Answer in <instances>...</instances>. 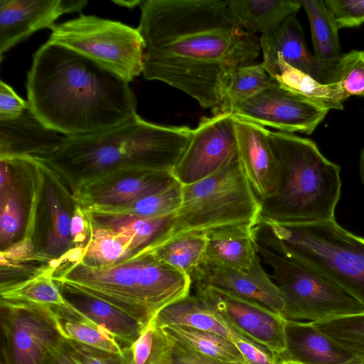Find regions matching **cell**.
I'll use <instances>...</instances> for the list:
<instances>
[{
  "mask_svg": "<svg viewBox=\"0 0 364 364\" xmlns=\"http://www.w3.org/2000/svg\"><path fill=\"white\" fill-rule=\"evenodd\" d=\"M139 7L144 77L216 113L230 75L259 55V38L239 25L225 1L142 0Z\"/></svg>",
  "mask_w": 364,
  "mask_h": 364,
  "instance_id": "1",
  "label": "cell"
},
{
  "mask_svg": "<svg viewBox=\"0 0 364 364\" xmlns=\"http://www.w3.org/2000/svg\"><path fill=\"white\" fill-rule=\"evenodd\" d=\"M26 89L36 118L65 136L103 132L138 115L129 82L55 43L46 42L34 53Z\"/></svg>",
  "mask_w": 364,
  "mask_h": 364,
  "instance_id": "2",
  "label": "cell"
},
{
  "mask_svg": "<svg viewBox=\"0 0 364 364\" xmlns=\"http://www.w3.org/2000/svg\"><path fill=\"white\" fill-rule=\"evenodd\" d=\"M192 130L188 126L151 123L137 115L103 132L63 136L50 155L38 160L47 173L63 180L73 191L117 171L171 172Z\"/></svg>",
  "mask_w": 364,
  "mask_h": 364,
  "instance_id": "3",
  "label": "cell"
},
{
  "mask_svg": "<svg viewBox=\"0 0 364 364\" xmlns=\"http://www.w3.org/2000/svg\"><path fill=\"white\" fill-rule=\"evenodd\" d=\"M53 279L58 287L115 306L146 326L161 310L188 296L193 284L189 275L143 251L105 266L75 259Z\"/></svg>",
  "mask_w": 364,
  "mask_h": 364,
  "instance_id": "4",
  "label": "cell"
},
{
  "mask_svg": "<svg viewBox=\"0 0 364 364\" xmlns=\"http://www.w3.org/2000/svg\"><path fill=\"white\" fill-rule=\"evenodd\" d=\"M269 138L280 180L277 192L259 201V222L301 225L334 219L341 193L340 166L308 138L272 131Z\"/></svg>",
  "mask_w": 364,
  "mask_h": 364,
  "instance_id": "5",
  "label": "cell"
},
{
  "mask_svg": "<svg viewBox=\"0 0 364 364\" xmlns=\"http://www.w3.org/2000/svg\"><path fill=\"white\" fill-rule=\"evenodd\" d=\"M257 242L295 259L338 285L364 306V238L336 219L309 224L259 222Z\"/></svg>",
  "mask_w": 364,
  "mask_h": 364,
  "instance_id": "6",
  "label": "cell"
},
{
  "mask_svg": "<svg viewBox=\"0 0 364 364\" xmlns=\"http://www.w3.org/2000/svg\"><path fill=\"white\" fill-rule=\"evenodd\" d=\"M260 213V202L238 158L214 174L183 186L181 204L169 229L146 248L227 228L252 230L259 223Z\"/></svg>",
  "mask_w": 364,
  "mask_h": 364,
  "instance_id": "7",
  "label": "cell"
},
{
  "mask_svg": "<svg viewBox=\"0 0 364 364\" xmlns=\"http://www.w3.org/2000/svg\"><path fill=\"white\" fill-rule=\"evenodd\" d=\"M256 250L272 269L287 320L312 322L364 311L360 302L311 267L257 241Z\"/></svg>",
  "mask_w": 364,
  "mask_h": 364,
  "instance_id": "8",
  "label": "cell"
},
{
  "mask_svg": "<svg viewBox=\"0 0 364 364\" xmlns=\"http://www.w3.org/2000/svg\"><path fill=\"white\" fill-rule=\"evenodd\" d=\"M48 43L68 48L127 82L142 74L144 43L138 28L94 15L52 26Z\"/></svg>",
  "mask_w": 364,
  "mask_h": 364,
  "instance_id": "9",
  "label": "cell"
},
{
  "mask_svg": "<svg viewBox=\"0 0 364 364\" xmlns=\"http://www.w3.org/2000/svg\"><path fill=\"white\" fill-rule=\"evenodd\" d=\"M2 364H43L62 336L48 306L1 299Z\"/></svg>",
  "mask_w": 364,
  "mask_h": 364,
  "instance_id": "10",
  "label": "cell"
},
{
  "mask_svg": "<svg viewBox=\"0 0 364 364\" xmlns=\"http://www.w3.org/2000/svg\"><path fill=\"white\" fill-rule=\"evenodd\" d=\"M239 158L235 115L220 112L203 117L172 170L182 186L203 180Z\"/></svg>",
  "mask_w": 364,
  "mask_h": 364,
  "instance_id": "11",
  "label": "cell"
},
{
  "mask_svg": "<svg viewBox=\"0 0 364 364\" xmlns=\"http://www.w3.org/2000/svg\"><path fill=\"white\" fill-rule=\"evenodd\" d=\"M202 298L228 323L279 362L287 350V320L254 300L239 297L211 286H195Z\"/></svg>",
  "mask_w": 364,
  "mask_h": 364,
  "instance_id": "12",
  "label": "cell"
},
{
  "mask_svg": "<svg viewBox=\"0 0 364 364\" xmlns=\"http://www.w3.org/2000/svg\"><path fill=\"white\" fill-rule=\"evenodd\" d=\"M328 111L325 106L282 87L273 79L257 95L235 106L232 112L282 132L309 135L323 121Z\"/></svg>",
  "mask_w": 364,
  "mask_h": 364,
  "instance_id": "13",
  "label": "cell"
},
{
  "mask_svg": "<svg viewBox=\"0 0 364 364\" xmlns=\"http://www.w3.org/2000/svg\"><path fill=\"white\" fill-rule=\"evenodd\" d=\"M176 181L169 171H117L80 185L74 190L73 198L84 210L116 207L159 191Z\"/></svg>",
  "mask_w": 364,
  "mask_h": 364,
  "instance_id": "14",
  "label": "cell"
},
{
  "mask_svg": "<svg viewBox=\"0 0 364 364\" xmlns=\"http://www.w3.org/2000/svg\"><path fill=\"white\" fill-rule=\"evenodd\" d=\"M257 253L248 269L205 262L191 276L194 286H211L239 297L254 300L283 315L284 302L282 294L266 272Z\"/></svg>",
  "mask_w": 364,
  "mask_h": 364,
  "instance_id": "15",
  "label": "cell"
},
{
  "mask_svg": "<svg viewBox=\"0 0 364 364\" xmlns=\"http://www.w3.org/2000/svg\"><path fill=\"white\" fill-rule=\"evenodd\" d=\"M87 0H1L0 59L38 30L50 28L62 15L80 11Z\"/></svg>",
  "mask_w": 364,
  "mask_h": 364,
  "instance_id": "16",
  "label": "cell"
},
{
  "mask_svg": "<svg viewBox=\"0 0 364 364\" xmlns=\"http://www.w3.org/2000/svg\"><path fill=\"white\" fill-rule=\"evenodd\" d=\"M235 125L244 171L259 200L267 199L277 192L280 180V166L269 141V130L235 115Z\"/></svg>",
  "mask_w": 364,
  "mask_h": 364,
  "instance_id": "17",
  "label": "cell"
},
{
  "mask_svg": "<svg viewBox=\"0 0 364 364\" xmlns=\"http://www.w3.org/2000/svg\"><path fill=\"white\" fill-rule=\"evenodd\" d=\"M259 41L262 63L270 62L279 57L321 83L331 84L338 81V63L327 64L310 53L302 26L296 15L288 17L276 28L262 34Z\"/></svg>",
  "mask_w": 364,
  "mask_h": 364,
  "instance_id": "18",
  "label": "cell"
},
{
  "mask_svg": "<svg viewBox=\"0 0 364 364\" xmlns=\"http://www.w3.org/2000/svg\"><path fill=\"white\" fill-rule=\"evenodd\" d=\"M63 138L38 120L28 106L18 117L0 120V158L28 156L43 159L56 149Z\"/></svg>",
  "mask_w": 364,
  "mask_h": 364,
  "instance_id": "19",
  "label": "cell"
},
{
  "mask_svg": "<svg viewBox=\"0 0 364 364\" xmlns=\"http://www.w3.org/2000/svg\"><path fill=\"white\" fill-rule=\"evenodd\" d=\"M286 341L287 350L280 360L302 364H360L348 350L311 322L287 320Z\"/></svg>",
  "mask_w": 364,
  "mask_h": 364,
  "instance_id": "20",
  "label": "cell"
},
{
  "mask_svg": "<svg viewBox=\"0 0 364 364\" xmlns=\"http://www.w3.org/2000/svg\"><path fill=\"white\" fill-rule=\"evenodd\" d=\"M152 320L159 326L181 325L208 331L223 336L233 342L234 344L240 341H247L265 350L242 335L197 295L189 294L167 306L161 310ZM265 351L268 353L267 350Z\"/></svg>",
  "mask_w": 364,
  "mask_h": 364,
  "instance_id": "21",
  "label": "cell"
},
{
  "mask_svg": "<svg viewBox=\"0 0 364 364\" xmlns=\"http://www.w3.org/2000/svg\"><path fill=\"white\" fill-rule=\"evenodd\" d=\"M58 288L68 304L106 328L124 348L130 347L146 328L132 316L102 300L76 291Z\"/></svg>",
  "mask_w": 364,
  "mask_h": 364,
  "instance_id": "22",
  "label": "cell"
},
{
  "mask_svg": "<svg viewBox=\"0 0 364 364\" xmlns=\"http://www.w3.org/2000/svg\"><path fill=\"white\" fill-rule=\"evenodd\" d=\"M266 72L282 87L319 103L330 109L343 110L348 99L341 84L321 83L277 57L262 63Z\"/></svg>",
  "mask_w": 364,
  "mask_h": 364,
  "instance_id": "23",
  "label": "cell"
},
{
  "mask_svg": "<svg viewBox=\"0 0 364 364\" xmlns=\"http://www.w3.org/2000/svg\"><path fill=\"white\" fill-rule=\"evenodd\" d=\"M205 262L248 269L257 252L255 228H227L206 235Z\"/></svg>",
  "mask_w": 364,
  "mask_h": 364,
  "instance_id": "24",
  "label": "cell"
},
{
  "mask_svg": "<svg viewBox=\"0 0 364 364\" xmlns=\"http://www.w3.org/2000/svg\"><path fill=\"white\" fill-rule=\"evenodd\" d=\"M225 1L239 25L253 34H263L276 28L301 7V1L297 0Z\"/></svg>",
  "mask_w": 364,
  "mask_h": 364,
  "instance_id": "25",
  "label": "cell"
},
{
  "mask_svg": "<svg viewBox=\"0 0 364 364\" xmlns=\"http://www.w3.org/2000/svg\"><path fill=\"white\" fill-rule=\"evenodd\" d=\"M48 306L64 338L117 353L123 352L124 348L106 328L67 301Z\"/></svg>",
  "mask_w": 364,
  "mask_h": 364,
  "instance_id": "26",
  "label": "cell"
},
{
  "mask_svg": "<svg viewBox=\"0 0 364 364\" xmlns=\"http://www.w3.org/2000/svg\"><path fill=\"white\" fill-rule=\"evenodd\" d=\"M161 327L174 343L193 352L224 363L248 364L234 343L223 336L186 326Z\"/></svg>",
  "mask_w": 364,
  "mask_h": 364,
  "instance_id": "27",
  "label": "cell"
},
{
  "mask_svg": "<svg viewBox=\"0 0 364 364\" xmlns=\"http://www.w3.org/2000/svg\"><path fill=\"white\" fill-rule=\"evenodd\" d=\"M85 213L94 223L127 237L136 253L162 237L169 229L176 213L156 218H139Z\"/></svg>",
  "mask_w": 364,
  "mask_h": 364,
  "instance_id": "28",
  "label": "cell"
},
{
  "mask_svg": "<svg viewBox=\"0 0 364 364\" xmlns=\"http://www.w3.org/2000/svg\"><path fill=\"white\" fill-rule=\"evenodd\" d=\"M88 220L89 237L76 259L90 266H105L120 262L136 253L127 237Z\"/></svg>",
  "mask_w": 364,
  "mask_h": 364,
  "instance_id": "29",
  "label": "cell"
},
{
  "mask_svg": "<svg viewBox=\"0 0 364 364\" xmlns=\"http://www.w3.org/2000/svg\"><path fill=\"white\" fill-rule=\"evenodd\" d=\"M301 3L310 24L314 55L327 64H336L342 55L339 30L323 1L301 0Z\"/></svg>",
  "mask_w": 364,
  "mask_h": 364,
  "instance_id": "30",
  "label": "cell"
},
{
  "mask_svg": "<svg viewBox=\"0 0 364 364\" xmlns=\"http://www.w3.org/2000/svg\"><path fill=\"white\" fill-rule=\"evenodd\" d=\"M183 186L177 181L156 193L116 207L84 210L100 215L156 218L176 213L181 204Z\"/></svg>",
  "mask_w": 364,
  "mask_h": 364,
  "instance_id": "31",
  "label": "cell"
},
{
  "mask_svg": "<svg viewBox=\"0 0 364 364\" xmlns=\"http://www.w3.org/2000/svg\"><path fill=\"white\" fill-rule=\"evenodd\" d=\"M55 269L46 268L26 279L1 284V299L46 306L65 304L66 301L53 279Z\"/></svg>",
  "mask_w": 364,
  "mask_h": 364,
  "instance_id": "32",
  "label": "cell"
},
{
  "mask_svg": "<svg viewBox=\"0 0 364 364\" xmlns=\"http://www.w3.org/2000/svg\"><path fill=\"white\" fill-rule=\"evenodd\" d=\"M207 241L206 235H188L141 251L151 252L161 262L191 277L204 262Z\"/></svg>",
  "mask_w": 364,
  "mask_h": 364,
  "instance_id": "33",
  "label": "cell"
},
{
  "mask_svg": "<svg viewBox=\"0 0 364 364\" xmlns=\"http://www.w3.org/2000/svg\"><path fill=\"white\" fill-rule=\"evenodd\" d=\"M272 81L273 79L262 63L251 64L237 69L228 80L223 103L215 114L232 112L235 106L255 97Z\"/></svg>",
  "mask_w": 364,
  "mask_h": 364,
  "instance_id": "34",
  "label": "cell"
},
{
  "mask_svg": "<svg viewBox=\"0 0 364 364\" xmlns=\"http://www.w3.org/2000/svg\"><path fill=\"white\" fill-rule=\"evenodd\" d=\"M311 323L364 364V311Z\"/></svg>",
  "mask_w": 364,
  "mask_h": 364,
  "instance_id": "35",
  "label": "cell"
},
{
  "mask_svg": "<svg viewBox=\"0 0 364 364\" xmlns=\"http://www.w3.org/2000/svg\"><path fill=\"white\" fill-rule=\"evenodd\" d=\"M11 167L1 159L0 242L1 245L12 240L23 221V205L19 193L11 180Z\"/></svg>",
  "mask_w": 364,
  "mask_h": 364,
  "instance_id": "36",
  "label": "cell"
},
{
  "mask_svg": "<svg viewBox=\"0 0 364 364\" xmlns=\"http://www.w3.org/2000/svg\"><path fill=\"white\" fill-rule=\"evenodd\" d=\"M131 348V364H163L170 355L172 341L151 320Z\"/></svg>",
  "mask_w": 364,
  "mask_h": 364,
  "instance_id": "37",
  "label": "cell"
},
{
  "mask_svg": "<svg viewBox=\"0 0 364 364\" xmlns=\"http://www.w3.org/2000/svg\"><path fill=\"white\" fill-rule=\"evenodd\" d=\"M46 198L52 229L45 242L44 252L46 255L55 256L64 252L72 242L71 218L62 207L55 191L49 185L46 188Z\"/></svg>",
  "mask_w": 364,
  "mask_h": 364,
  "instance_id": "38",
  "label": "cell"
},
{
  "mask_svg": "<svg viewBox=\"0 0 364 364\" xmlns=\"http://www.w3.org/2000/svg\"><path fill=\"white\" fill-rule=\"evenodd\" d=\"M338 82L347 97H364V50L342 54L337 63Z\"/></svg>",
  "mask_w": 364,
  "mask_h": 364,
  "instance_id": "39",
  "label": "cell"
},
{
  "mask_svg": "<svg viewBox=\"0 0 364 364\" xmlns=\"http://www.w3.org/2000/svg\"><path fill=\"white\" fill-rule=\"evenodd\" d=\"M70 357L75 364H131L132 348L122 353L107 351L81 343L64 338Z\"/></svg>",
  "mask_w": 364,
  "mask_h": 364,
  "instance_id": "40",
  "label": "cell"
},
{
  "mask_svg": "<svg viewBox=\"0 0 364 364\" xmlns=\"http://www.w3.org/2000/svg\"><path fill=\"white\" fill-rule=\"evenodd\" d=\"M324 4L338 30L364 23V0H325Z\"/></svg>",
  "mask_w": 364,
  "mask_h": 364,
  "instance_id": "41",
  "label": "cell"
},
{
  "mask_svg": "<svg viewBox=\"0 0 364 364\" xmlns=\"http://www.w3.org/2000/svg\"><path fill=\"white\" fill-rule=\"evenodd\" d=\"M28 107L6 82L0 81V120H9L21 116Z\"/></svg>",
  "mask_w": 364,
  "mask_h": 364,
  "instance_id": "42",
  "label": "cell"
},
{
  "mask_svg": "<svg viewBox=\"0 0 364 364\" xmlns=\"http://www.w3.org/2000/svg\"><path fill=\"white\" fill-rule=\"evenodd\" d=\"M171 341L170 355L163 364H228L200 355Z\"/></svg>",
  "mask_w": 364,
  "mask_h": 364,
  "instance_id": "43",
  "label": "cell"
},
{
  "mask_svg": "<svg viewBox=\"0 0 364 364\" xmlns=\"http://www.w3.org/2000/svg\"><path fill=\"white\" fill-rule=\"evenodd\" d=\"M33 247L29 237L14 244L9 248L2 250L1 252V267H11L12 264H16L31 258Z\"/></svg>",
  "mask_w": 364,
  "mask_h": 364,
  "instance_id": "44",
  "label": "cell"
},
{
  "mask_svg": "<svg viewBox=\"0 0 364 364\" xmlns=\"http://www.w3.org/2000/svg\"><path fill=\"white\" fill-rule=\"evenodd\" d=\"M70 231L72 242L75 244L83 242L90 233L89 220L83 209L78 205H75L71 218Z\"/></svg>",
  "mask_w": 364,
  "mask_h": 364,
  "instance_id": "45",
  "label": "cell"
},
{
  "mask_svg": "<svg viewBox=\"0 0 364 364\" xmlns=\"http://www.w3.org/2000/svg\"><path fill=\"white\" fill-rule=\"evenodd\" d=\"M43 364H75L70 357L64 338L60 344L48 351Z\"/></svg>",
  "mask_w": 364,
  "mask_h": 364,
  "instance_id": "46",
  "label": "cell"
},
{
  "mask_svg": "<svg viewBox=\"0 0 364 364\" xmlns=\"http://www.w3.org/2000/svg\"><path fill=\"white\" fill-rule=\"evenodd\" d=\"M142 0H131V1H124V0H113L112 2L115 4L125 7L129 9H132L137 6H140L141 4Z\"/></svg>",
  "mask_w": 364,
  "mask_h": 364,
  "instance_id": "47",
  "label": "cell"
},
{
  "mask_svg": "<svg viewBox=\"0 0 364 364\" xmlns=\"http://www.w3.org/2000/svg\"><path fill=\"white\" fill-rule=\"evenodd\" d=\"M359 171L361 181L364 184V146L361 149L359 157Z\"/></svg>",
  "mask_w": 364,
  "mask_h": 364,
  "instance_id": "48",
  "label": "cell"
},
{
  "mask_svg": "<svg viewBox=\"0 0 364 364\" xmlns=\"http://www.w3.org/2000/svg\"><path fill=\"white\" fill-rule=\"evenodd\" d=\"M277 364H302L301 363L294 361V360H282L278 362Z\"/></svg>",
  "mask_w": 364,
  "mask_h": 364,
  "instance_id": "49",
  "label": "cell"
},
{
  "mask_svg": "<svg viewBox=\"0 0 364 364\" xmlns=\"http://www.w3.org/2000/svg\"><path fill=\"white\" fill-rule=\"evenodd\" d=\"M2 364V363H1Z\"/></svg>",
  "mask_w": 364,
  "mask_h": 364,
  "instance_id": "50",
  "label": "cell"
}]
</instances>
